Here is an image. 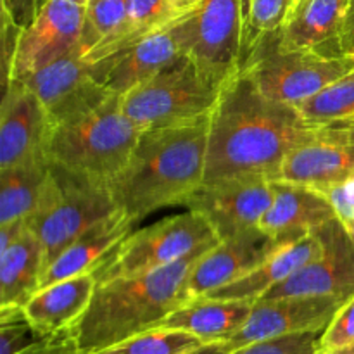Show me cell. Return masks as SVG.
Instances as JSON below:
<instances>
[{"mask_svg":"<svg viewBox=\"0 0 354 354\" xmlns=\"http://www.w3.org/2000/svg\"><path fill=\"white\" fill-rule=\"evenodd\" d=\"M320 131L296 106L268 99L239 73L209 116L204 183L237 176L277 180L287 156Z\"/></svg>","mask_w":354,"mask_h":354,"instance_id":"1","label":"cell"},{"mask_svg":"<svg viewBox=\"0 0 354 354\" xmlns=\"http://www.w3.org/2000/svg\"><path fill=\"white\" fill-rule=\"evenodd\" d=\"M209 118L142 131L133 154L109 183L118 209L133 223L168 206H183L204 183Z\"/></svg>","mask_w":354,"mask_h":354,"instance_id":"2","label":"cell"},{"mask_svg":"<svg viewBox=\"0 0 354 354\" xmlns=\"http://www.w3.org/2000/svg\"><path fill=\"white\" fill-rule=\"evenodd\" d=\"M214 244H204L165 268L97 283L88 310L76 322L71 334L80 351L90 354L158 328L166 317L192 301L190 270Z\"/></svg>","mask_w":354,"mask_h":354,"instance_id":"3","label":"cell"},{"mask_svg":"<svg viewBox=\"0 0 354 354\" xmlns=\"http://www.w3.org/2000/svg\"><path fill=\"white\" fill-rule=\"evenodd\" d=\"M140 135V128L124 114L120 93H113L97 109L55 124L47 158L109 187L127 166Z\"/></svg>","mask_w":354,"mask_h":354,"instance_id":"4","label":"cell"},{"mask_svg":"<svg viewBox=\"0 0 354 354\" xmlns=\"http://www.w3.org/2000/svg\"><path fill=\"white\" fill-rule=\"evenodd\" d=\"M116 209L106 183L50 161L40 203L26 220L44 245L45 272L83 232Z\"/></svg>","mask_w":354,"mask_h":354,"instance_id":"5","label":"cell"},{"mask_svg":"<svg viewBox=\"0 0 354 354\" xmlns=\"http://www.w3.org/2000/svg\"><path fill=\"white\" fill-rule=\"evenodd\" d=\"M221 90L182 55L149 82L121 95V107L142 131L180 127L207 120Z\"/></svg>","mask_w":354,"mask_h":354,"instance_id":"6","label":"cell"},{"mask_svg":"<svg viewBox=\"0 0 354 354\" xmlns=\"http://www.w3.org/2000/svg\"><path fill=\"white\" fill-rule=\"evenodd\" d=\"M279 41L280 33L263 38L241 69L263 95L277 102L297 106L354 68V55L282 50Z\"/></svg>","mask_w":354,"mask_h":354,"instance_id":"7","label":"cell"},{"mask_svg":"<svg viewBox=\"0 0 354 354\" xmlns=\"http://www.w3.org/2000/svg\"><path fill=\"white\" fill-rule=\"evenodd\" d=\"M169 31L180 52L218 86L239 75L242 0H199Z\"/></svg>","mask_w":354,"mask_h":354,"instance_id":"8","label":"cell"},{"mask_svg":"<svg viewBox=\"0 0 354 354\" xmlns=\"http://www.w3.org/2000/svg\"><path fill=\"white\" fill-rule=\"evenodd\" d=\"M214 242H220V239L206 218L187 209L128 235L93 275L97 283H104L154 272L180 261L201 245Z\"/></svg>","mask_w":354,"mask_h":354,"instance_id":"9","label":"cell"},{"mask_svg":"<svg viewBox=\"0 0 354 354\" xmlns=\"http://www.w3.org/2000/svg\"><path fill=\"white\" fill-rule=\"evenodd\" d=\"M272 201L273 180L237 176L203 183L183 206L203 214L221 242L259 228Z\"/></svg>","mask_w":354,"mask_h":354,"instance_id":"10","label":"cell"},{"mask_svg":"<svg viewBox=\"0 0 354 354\" xmlns=\"http://www.w3.org/2000/svg\"><path fill=\"white\" fill-rule=\"evenodd\" d=\"M324 251L261 299L294 296H330L349 301L354 296V239L346 225L334 216L315 228Z\"/></svg>","mask_w":354,"mask_h":354,"instance_id":"11","label":"cell"},{"mask_svg":"<svg viewBox=\"0 0 354 354\" xmlns=\"http://www.w3.org/2000/svg\"><path fill=\"white\" fill-rule=\"evenodd\" d=\"M21 82L37 93L54 127L97 109L114 93L93 78L82 47L21 78Z\"/></svg>","mask_w":354,"mask_h":354,"instance_id":"12","label":"cell"},{"mask_svg":"<svg viewBox=\"0 0 354 354\" xmlns=\"http://www.w3.org/2000/svg\"><path fill=\"white\" fill-rule=\"evenodd\" d=\"M83 17L85 0H47L33 23L21 30L10 80L26 78L82 47Z\"/></svg>","mask_w":354,"mask_h":354,"instance_id":"13","label":"cell"},{"mask_svg":"<svg viewBox=\"0 0 354 354\" xmlns=\"http://www.w3.org/2000/svg\"><path fill=\"white\" fill-rule=\"evenodd\" d=\"M348 301L330 296L258 299L244 327L225 344L230 351L265 339L301 332H324Z\"/></svg>","mask_w":354,"mask_h":354,"instance_id":"14","label":"cell"},{"mask_svg":"<svg viewBox=\"0 0 354 354\" xmlns=\"http://www.w3.org/2000/svg\"><path fill=\"white\" fill-rule=\"evenodd\" d=\"M52 128L37 93L21 80H10L0 106V169L47 156Z\"/></svg>","mask_w":354,"mask_h":354,"instance_id":"15","label":"cell"},{"mask_svg":"<svg viewBox=\"0 0 354 354\" xmlns=\"http://www.w3.org/2000/svg\"><path fill=\"white\" fill-rule=\"evenodd\" d=\"M297 239H275L265 234L261 228L221 241L213 249L201 256L190 270L189 292L192 299L207 296L220 287L235 282L241 277L265 263L282 245Z\"/></svg>","mask_w":354,"mask_h":354,"instance_id":"16","label":"cell"},{"mask_svg":"<svg viewBox=\"0 0 354 354\" xmlns=\"http://www.w3.org/2000/svg\"><path fill=\"white\" fill-rule=\"evenodd\" d=\"M354 175V128H322L311 140L294 149L279 178L306 187L341 183Z\"/></svg>","mask_w":354,"mask_h":354,"instance_id":"17","label":"cell"},{"mask_svg":"<svg viewBox=\"0 0 354 354\" xmlns=\"http://www.w3.org/2000/svg\"><path fill=\"white\" fill-rule=\"evenodd\" d=\"M169 28L90 64V73L107 90L124 95L182 57Z\"/></svg>","mask_w":354,"mask_h":354,"instance_id":"18","label":"cell"},{"mask_svg":"<svg viewBox=\"0 0 354 354\" xmlns=\"http://www.w3.org/2000/svg\"><path fill=\"white\" fill-rule=\"evenodd\" d=\"M351 0H296L280 31L282 50L341 55V33Z\"/></svg>","mask_w":354,"mask_h":354,"instance_id":"19","label":"cell"},{"mask_svg":"<svg viewBox=\"0 0 354 354\" xmlns=\"http://www.w3.org/2000/svg\"><path fill=\"white\" fill-rule=\"evenodd\" d=\"M131 227L133 221L121 209L90 227L48 266L41 277L40 289L83 273H95L131 234Z\"/></svg>","mask_w":354,"mask_h":354,"instance_id":"20","label":"cell"},{"mask_svg":"<svg viewBox=\"0 0 354 354\" xmlns=\"http://www.w3.org/2000/svg\"><path fill=\"white\" fill-rule=\"evenodd\" d=\"M334 216L330 204L315 189L273 180L272 206L259 228L275 239H301Z\"/></svg>","mask_w":354,"mask_h":354,"instance_id":"21","label":"cell"},{"mask_svg":"<svg viewBox=\"0 0 354 354\" xmlns=\"http://www.w3.org/2000/svg\"><path fill=\"white\" fill-rule=\"evenodd\" d=\"M97 289L93 273L71 277L38 290L26 304L24 313L38 337L71 330L88 310Z\"/></svg>","mask_w":354,"mask_h":354,"instance_id":"22","label":"cell"},{"mask_svg":"<svg viewBox=\"0 0 354 354\" xmlns=\"http://www.w3.org/2000/svg\"><path fill=\"white\" fill-rule=\"evenodd\" d=\"M322 251H324V245H322L318 235L315 232H310L304 237L282 245L275 254L270 256L265 263L256 266L248 275L213 290V292L207 294V297L256 303L270 289L282 283L283 280L289 279L292 273L303 268L304 265L317 259L322 254Z\"/></svg>","mask_w":354,"mask_h":354,"instance_id":"23","label":"cell"},{"mask_svg":"<svg viewBox=\"0 0 354 354\" xmlns=\"http://www.w3.org/2000/svg\"><path fill=\"white\" fill-rule=\"evenodd\" d=\"M251 311L252 303L249 301L213 299L203 296L173 311L159 327L189 332L201 339L203 344L227 342L244 327Z\"/></svg>","mask_w":354,"mask_h":354,"instance_id":"24","label":"cell"},{"mask_svg":"<svg viewBox=\"0 0 354 354\" xmlns=\"http://www.w3.org/2000/svg\"><path fill=\"white\" fill-rule=\"evenodd\" d=\"M45 272L40 239L28 228L0 252V306H23L38 292Z\"/></svg>","mask_w":354,"mask_h":354,"instance_id":"25","label":"cell"},{"mask_svg":"<svg viewBox=\"0 0 354 354\" xmlns=\"http://www.w3.org/2000/svg\"><path fill=\"white\" fill-rule=\"evenodd\" d=\"M187 12L189 9L182 7L178 0H128L127 21L123 28L109 40L86 52L85 59L92 64L107 55L116 54L158 31L166 30Z\"/></svg>","mask_w":354,"mask_h":354,"instance_id":"26","label":"cell"},{"mask_svg":"<svg viewBox=\"0 0 354 354\" xmlns=\"http://www.w3.org/2000/svg\"><path fill=\"white\" fill-rule=\"evenodd\" d=\"M47 156L0 169V225L28 220L37 209L48 180Z\"/></svg>","mask_w":354,"mask_h":354,"instance_id":"27","label":"cell"},{"mask_svg":"<svg viewBox=\"0 0 354 354\" xmlns=\"http://www.w3.org/2000/svg\"><path fill=\"white\" fill-rule=\"evenodd\" d=\"M296 107L315 127L354 128V68Z\"/></svg>","mask_w":354,"mask_h":354,"instance_id":"28","label":"cell"},{"mask_svg":"<svg viewBox=\"0 0 354 354\" xmlns=\"http://www.w3.org/2000/svg\"><path fill=\"white\" fill-rule=\"evenodd\" d=\"M294 2L296 0H248L242 6V41L239 73L263 38L282 31L287 14Z\"/></svg>","mask_w":354,"mask_h":354,"instance_id":"29","label":"cell"},{"mask_svg":"<svg viewBox=\"0 0 354 354\" xmlns=\"http://www.w3.org/2000/svg\"><path fill=\"white\" fill-rule=\"evenodd\" d=\"M199 346L203 341L189 332L158 327L90 354H182Z\"/></svg>","mask_w":354,"mask_h":354,"instance_id":"30","label":"cell"},{"mask_svg":"<svg viewBox=\"0 0 354 354\" xmlns=\"http://www.w3.org/2000/svg\"><path fill=\"white\" fill-rule=\"evenodd\" d=\"M128 0H85L82 47L90 52L123 28L127 21Z\"/></svg>","mask_w":354,"mask_h":354,"instance_id":"31","label":"cell"},{"mask_svg":"<svg viewBox=\"0 0 354 354\" xmlns=\"http://www.w3.org/2000/svg\"><path fill=\"white\" fill-rule=\"evenodd\" d=\"M38 337L23 306H0V354H17Z\"/></svg>","mask_w":354,"mask_h":354,"instance_id":"32","label":"cell"},{"mask_svg":"<svg viewBox=\"0 0 354 354\" xmlns=\"http://www.w3.org/2000/svg\"><path fill=\"white\" fill-rule=\"evenodd\" d=\"M322 332H301L265 339L234 349L228 354H315L318 351Z\"/></svg>","mask_w":354,"mask_h":354,"instance_id":"33","label":"cell"},{"mask_svg":"<svg viewBox=\"0 0 354 354\" xmlns=\"http://www.w3.org/2000/svg\"><path fill=\"white\" fill-rule=\"evenodd\" d=\"M354 342V296L334 317L328 327L322 332L318 351L328 353Z\"/></svg>","mask_w":354,"mask_h":354,"instance_id":"34","label":"cell"},{"mask_svg":"<svg viewBox=\"0 0 354 354\" xmlns=\"http://www.w3.org/2000/svg\"><path fill=\"white\" fill-rule=\"evenodd\" d=\"M315 190L327 199L339 220L344 223L354 221V178L341 183H332V185L317 187Z\"/></svg>","mask_w":354,"mask_h":354,"instance_id":"35","label":"cell"},{"mask_svg":"<svg viewBox=\"0 0 354 354\" xmlns=\"http://www.w3.org/2000/svg\"><path fill=\"white\" fill-rule=\"evenodd\" d=\"M17 354H83L73 337L71 330L40 337Z\"/></svg>","mask_w":354,"mask_h":354,"instance_id":"36","label":"cell"},{"mask_svg":"<svg viewBox=\"0 0 354 354\" xmlns=\"http://www.w3.org/2000/svg\"><path fill=\"white\" fill-rule=\"evenodd\" d=\"M45 2L47 0H2V14L23 30L33 23Z\"/></svg>","mask_w":354,"mask_h":354,"instance_id":"37","label":"cell"},{"mask_svg":"<svg viewBox=\"0 0 354 354\" xmlns=\"http://www.w3.org/2000/svg\"><path fill=\"white\" fill-rule=\"evenodd\" d=\"M28 228L30 227H28L26 220H17L6 225H0V252L6 251L12 242H16Z\"/></svg>","mask_w":354,"mask_h":354,"instance_id":"38","label":"cell"},{"mask_svg":"<svg viewBox=\"0 0 354 354\" xmlns=\"http://www.w3.org/2000/svg\"><path fill=\"white\" fill-rule=\"evenodd\" d=\"M341 50L342 54L354 55V0L349 3L348 14H346L344 26L341 33Z\"/></svg>","mask_w":354,"mask_h":354,"instance_id":"39","label":"cell"},{"mask_svg":"<svg viewBox=\"0 0 354 354\" xmlns=\"http://www.w3.org/2000/svg\"><path fill=\"white\" fill-rule=\"evenodd\" d=\"M230 349L227 348L225 342H211V344H203L196 349H190L182 354H228Z\"/></svg>","mask_w":354,"mask_h":354,"instance_id":"40","label":"cell"},{"mask_svg":"<svg viewBox=\"0 0 354 354\" xmlns=\"http://www.w3.org/2000/svg\"><path fill=\"white\" fill-rule=\"evenodd\" d=\"M320 353V351H318ZM322 354H354V342H351L349 346H344L341 349H334V351H328V353H322Z\"/></svg>","mask_w":354,"mask_h":354,"instance_id":"41","label":"cell"},{"mask_svg":"<svg viewBox=\"0 0 354 354\" xmlns=\"http://www.w3.org/2000/svg\"><path fill=\"white\" fill-rule=\"evenodd\" d=\"M180 3H182V7H185V9H194L196 7V3L199 2V0H178Z\"/></svg>","mask_w":354,"mask_h":354,"instance_id":"42","label":"cell"},{"mask_svg":"<svg viewBox=\"0 0 354 354\" xmlns=\"http://www.w3.org/2000/svg\"><path fill=\"white\" fill-rule=\"evenodd\" d=\"M342 223H344V221H342ZM346 228H348L349 230V234H351V237L354 239V221H346Z\"/></svg>","mask_w":354,"mask_h":354,"instance_id":"43","label":"cell"},{"mask_svg":"<svg viewBox=\"0 0 354 354\" xmlns=\"http://www.w3.org/2000/svg\"><path fill=\"white\" fill-rule=\"evenodd\" d=\"M245 2H248V0H242V6H244V3H245Z\"/></svg>","mask_w":354,"mask_h":354,"instance_id":"44","label":"cell"},{"mask_svg":"<svg viewBox=\"0 0 354 354\" xmlns=\"http://www.w3.org/2000/svg\"><path fill=\"white\" fill-rule=\"evenodd\" d=\"M315 354H322V353H318V351H317V353H315Z\"/></svg>","mask_w":354,"mask_h":354,"instance_id":"45","label":"cell"},{"mask_svg":"<svg viewBox=\"0 0 354 354\" xmlns=\"http://www.w3.org/2000/svg\"><path fill=\"white\" fill-rule=\"evenodd\" d=\"M351 178H354V175H353V176H351Z\"/></svg>","mask_w":354,"mask_h":354,"instance_id":"46","label":"cell"}]
</instances>
